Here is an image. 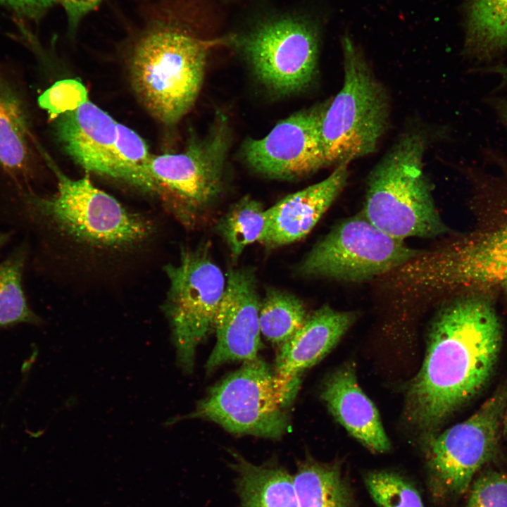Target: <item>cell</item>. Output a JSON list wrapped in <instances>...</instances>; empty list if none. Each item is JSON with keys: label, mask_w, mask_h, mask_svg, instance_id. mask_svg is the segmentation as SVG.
Here are the masks:
<instances>
[{"label": "cell", "mask_w": 507, "mask_h": 507, "mask_svg": "<svg viewBox=\"0 0 507 507\" xmlns=\"http://www.w3.org/2000/svg\"><path fill=\"white\" fill-rule=\"evenodd\" d=\"M502 343L493 304L479 294L444 304L432 323L422 368L408 392L410 420L432 430L487 384Z\"/></svg>", "instance_id": "1"}, {"label": "cell", "mask_w": 507, "mask_h": 507, "mask_svg": "<svg viewBox=\"0 0 507 507\" xmlns=\"http://www.w3.org/2000/svg\"><path fill=\"white\" fill-rule=\"evenodd\" d=\"M134 31L128 64L132 88L159 122L178 123L201 90L210 49L227 37L204 39L181 15L174 0H155Z\"/></svg>", "instance_id": "2"}, {"label": "cell", "mask_w": 507, "mask_h": 507, "mask_svg": "<svg viewBox=\"0 0 507 507\" xmlns=\"http://www.w3.org/2000/svg\"><path fill=\"white\" fill-rule=\"evenodd\" d=\"M57 191L50 197L26 195L31 208L76 250L116 256L140 247L152 236V224L95 187L88 175L72 179L56 166Z\"/></svg>", "instance_id": "3"}, {"label": "cell", "mask_w": 507, "mask_h": 507, "mask_svg": "<svg viewBox=\"0 0 507 507\" xmlns=\"http://www.w3.org/2000/svg\"><path fill=\"white\" fill-rule=\"evenodd\" d=\"M425 149L421 132H406L368 174L362 213L394 238H434L447 232L424 172Z\"/></svg>", "instance_id": "4"}, {"label": "cell", "mask_w": 507, "mask_h": 507, "mask_svg": "<svg viewBox=\"0 0 507 507\" xmlns=\"http://www.w3.org/2000/svg\"><path fill=\"white\" fill-rule=\"evenodd\" d=\"M342 87L328 100L320 123L326 166L349 164L374 153L388 129L390 101L360 47L345 34Z\"/></svg>", "instance_id": "5"}, {"label": "cell", "mask_w": 507, "mask_h": 507, "mask_svg": "<svg viewBox=\"0 0 507 507\" xmlns=\"http://www.w3.org/2000/svg\"><path fill=\"white\" fill-rule=\"evenodd\" d=\"M300 377H285L257 358L213 386L182 419H202L230 433L279 439L289 427L288 408L297 394Z\"/></svg>", "instance_id": "6"}, {"label": "cell", "mask_w": 507, "mask_h": 507, "mask_svg": "<svg viewBox=\"0 0 507 507\" xmlns=\"http://www.w3.org/2000/svg\"><path fill=\"white\" fill-rule=\"evenodd\" d=\"M230 144L227 119L220 113L206 134L182 151L151 156L149 171L156 195L186 228L208 219L223 194Z\"/></svg>", "instance_id": "7"}, {"label": "cell", "mask_w": 507, "mask_h": 507, "mask_svg": "<svg viewBox=\"0 0 507 507\" xmlns=\"http://www.w3.org/2000/svg\"><path fill=\"white\" fill-rule=\"evenodd\" d=\"M394 273L396 285L411 293L507 292V219L491 230L423 251Z\"/></svg>", "instance_id": "8"}, {"label": "cell", "mask_w": 507, "mask_h": 507, "mask_svg": "<svg viewBox=\"0 0 507 507\" xmlns=\"http://www.w3.org/2000/svg\"><path fill=\"white\" fill-rule=\"evenodd\" d=\"M164 270L169 289L163 311L170 326L177 362L184 372L190 373L197 346L214 330L226 275L212 259L208 243L182 249L179 261Z\"/></svg>", "instance_id": "9"}, {"label": "cell", "mask_w": 507, "mask_h": 507, "mask_svg": "<svg viewBox=\"0 0 507 507\" xmlns=\"http://www.w3.org/2000/svg\"><path fill=\"white\" fill-rule=\"evenodd\" d=\"M423 251L382 232L361 212L334 226L297 270L307 277L361 282L392 272Z\"/></svg>", "instance_id": "10"}, {"label": "cell", "mask_w": 507, "mask_h": 507, "mask_svg": "<svg viewBox=\"0 0 507 507\" xmlns=\"http://www.w3.org/2000/svg\"><path fill=\"white\" fill-rule=\"evenodd\" d=\"M320 33L316 23L282 17L228 36L255 76L272 92L289 95L308 87L318 73Z\"/></svg>", "instance_id": "11"}, {"label": "cell", "mask_w": 507, "mask_h": 507, "mask_svg": "<svg viewBox=\"0 0 507 507\" xmlns=\"http://www.w3.org/2000/svg\"><path fill=\"white\" fill-rule=\"evenodd\" d=\"M507 407V384L469 418L429 439L426 456L430 483L437 495L457 496L495 456Z\"/></svg>", "instance_id": "12"}, {"label": "cell", "mask_w": 507, "mask_h": 507, "mask_svg": "<svg viewBox=\"0 0 507 507\" xmlns=\"http://www.w3.org/2000/svg\"><path fill=\"white\" fill-rule=\"evenodd\" d=\"M327 101L291 115L262 138L246 140L242 154L247 165L265 177L282 180L325 167L320 128Z\"/></svg>", "instance_id": "13"}, {"label": "cell", "mask_w": 507, "mask_h": 507, "mask_svg": "<svg viewBox=\"0 0 507 507\" xmlns=\"http://www.w3.org/2000/svg\"><path fill=\"white\" fill-rule=\"evenodd\" d=\"M260 303L254 270L230 268L215 318L216 344L206 364L207 372L230 361L258 358L261 346Z\"/></svg>", "instance_id": "14"}, {"label": "cell", "mask_w": 507, "mask_h": 507, "mask_svg": "<svg viewBox=\"0 0 507 507\" xmlns=\"http://www.w3.org/2000/svg\"><path fill=\"white\" fill-rule=\"evenodd\" d=\"M117 123L88 100L56 118L54 132L64 151L84 169L124 182L115 148Z\"/></svg>", "instance_id": "15"}, {"label": "cell", "mask_w": 507, "mask_h": 507, "mask_svg": "<svg viewBox=\"0 0 507 507\" xmlns=\"http://www.w3.org/2000/svg\"><path fill=\"white\" fill-rule=\"evenodd\" d=\"M349 165H337L325 179L286 196L268 208V230L261 244L276 248L306 237L346 186Z\"/></svg>", "instance_id": "16"}, {"label": "cell", "mask_w": 507, "mask_h": 507, "mask_svg": "<svg viewBox=\"0 0 507 507\" xmlns=\"http://www.w3.org/2000/svg\"><path fill=\"white\" fill-rule=\"evenodd\" d=\"M321 398L334 418L366 448L375 453L390 450L379 413L359 387L353 364L346 363L330 375Z\"/></svg>", "instance_id": "17"}, {"label": "cell", "mask_w": 507, "mask_h": 507, "mask_svg": "<svg viewBox=\"0 0 507 507\" xmlns=\"http://www.w3.org/2000/svg\"><path fill=\"white\" fill-rule=\"evenodd\" d=\"M353 311L324 305L310 314L302 327L280 346L274 370L285 377H300L320 361L353 325Z\"/></svg>", "instance_id": "18"}, {"label": "cell", "mask_w": 507, "mask_h": 507, "mask_svg": "<svg viewBox=\"0 0 507 507\" xmlns=\"http://www.w3.org/2000/svg\"><path fill=\"white\" fill-rule=\"evenodd\" d=\"M36 140L27 104L17 87L0 71V171L15 181L32 175Z\"/></svg>", "instance_id": "19"}, {"label": "cell", "mask_w": 507, "mask_h": 507, "mask_svg": "<svg viewBox=\"0 0 507 507\" xmlns=\"http://www.w3.org/2000/svg\"><path fill=\"white\" fill-rule=\"evenodd\" d=\"M229 453L238 507H298L293 475L284 467L272 461L256 465L237 451Z\"/></svg>", "instance_id": "20"}, {"label": "cell", "mask_w": 507, "mask_h": 507, "mask_svg": "<svg viewBox=\"0 0 507 507\" xmlns=\"http://www.w3.org/2000/svg\"><path fill=\"white\" fill-rule=\"evenodd\" d=\"M293 479L298 507H354L352 492L337 462L306 456L297 461Z\"/></svg>", "instance_id": "21"}, {"label": "cell", "mask_w": 507, "mask_h": 507, "mask_svg": "<svg viewBox=\"0 0 507 507\" xmlns=\"http://www.w3.org/2000/svg\"><path fill=\"white\" fill-rule=\"evenodd\" d=\"M464 51L478 59L507 50V0H463Z\"/></svg>", "instance_id": "22"}, {"label": "cell", "mask_w": 507, "mask_h": 507, "mask_svg": "<svg viewBox=\"0 0 507 507\" xmlns=\"http://www.w3.org/2000/svg\"><path fill=\"white\" fill-rule=\"evenodd\" d=\"M267 230V209L249 195L232 204L215 225V231L225 241L234 261L246 246L261 243Z\"/></svg>", "instance_id": "23"}, {"label": "cell", "mask_w": 507, "mask_h": 507, "mask_svg": "<svg viewBox=\"0 0 507 507\" xmlns=\"http://www.w3.org/2000/svg\"><path fill=\"white\" fill-rule=\"evenodd\" d=\"M309 314L296 296L270 288L261 299L259 324L261 334L279 347L304 324Z\"/></svg>", "instance_id": "24"}, {"label": "cell", "mask_w": 507, "mask_h": 507, "mask_svg": "<svg viewBox=\"0 0 507 507\" xmlns=\"http://www.w3.org/2000/svg\"><path fill=\"white\" fill-rule=\"evenodd\" d=\"M24 262L25 254L19 251L0 263V327L39 321L27 306L22 289Z\"/></svg>", "instance_id": "25"}, {"label": "cell", "mask_w": 507, "mask_h": 507, "mask_svg": "<svg viewBox=\"0 0 507 507\" xmlns=\"http://www.w3.org/2000/svg\"><path fill=\"white\" fill-rule=\"evenodd\" d=\"M116 153L124 182L156 195V188L149 171L151 157L146 142L125 125L117 123Z\"/></svg>", "instance_id": "26"}, {"label": "cell", "mask_w": 507, "mask_h": 507, "mask_svg": "<svg viewBox=\"0 0 507 507\" xmlns=\"http://www.w3.org/2000/svg\"><path fill=\"white\" fill-rule=\"evenodd\" d=\"M364 480L379 507H425L415 486L396 472L375 470L367 473Z\"/></svg>", "instance_id": "27"}, {"label": "cell", "mask_w": 507, "mask_h": 507, "mask_svg": "<svg viewBox=\"0 0 507 507\" xmlns=\"http://www.w3.org/2000/svg\"><path fill=\"white\" fill-rule=\"evenodd\" d=\"M89 100L86 87L78 80L69 78L56 81L38 97L39 107L51 118L76 110Z\"/></svg>", "instance_id": "28"}, {"label": "cell", "mask_w": 507, "mask_h": 507, "mask_svg": "<svg viewBox=\"0 0 507 507\" xmlns=\"http://www.w3.org/2000/svg\"><path fill=\"white\" fill-rule=\"evenodd\" d=\"M465 507H507V473L487 470L470 487Z\"/></svg>", "instance_id": "29"}, {"label": "cell", "mask_w": 507, "mask_h": 507, "mask_svg": "<svg viewBox=\"0 0 507 507\" xmlns=\"http://www.w3.org/2000/svg\"><path fill=\"white\" fill-rule=\"evenodd\" d=\"M103 0H60L67 19L68 28L75 33L82 20L94 11Z\"/></svg>", "instance_id": "30"}, {"label": "cell", "mask_w": 507, "mask_h": 507, "mask_svg": "<svg viewBox=\"0 0 507 507\" xmlns=\"http://www.w3.org/2000/svg\"><path fill=\"white\" fill-rule=\"evenodd\" d=\"M60 0H0V4L32 18L39 17Z\"/></svg>", "instance_id": "31"}, {"label": "cell", "mask_w": 507, "mask_h": 507, "mask_svg": "<svg viewBox=\"0 0 507 507\" xmlns=\"http://www.w3.org/2000/svg\"><path fill=\"white\" fill-rule=\"evenodd\" d=\"M499 112L503 121L507 125V101L501 103L499 107Z\"/></svg>", "instance_id": "32"}, {"label": "cell", "mask_w": 507, "mask_h": 507, "mask_svg": "<svg viewBox=\"0 0 507 507\" xmlns=\"http://www.w3.org/2000/svg\"><path fill=\"white\" fill-rule=\"evenodd\" d=\"M8 235L6 233H0V247L6 242Z\"/></svg>", "instance_id": "33"}, {"label": "cell", "mask_w": 507, "mask_h": 507, "mask_svg": "<svg viewBox=\"0 0 507 507\" xmlns=\"http://www.w3.org/2000/svg\"><path fill=\"white\" fill-rule=\"evenodd\" d=\"M503 419H504L505 429H506V432H507V407H506V413H504Z\"/></svg>", "instance_id": "34"}]
</instances>
